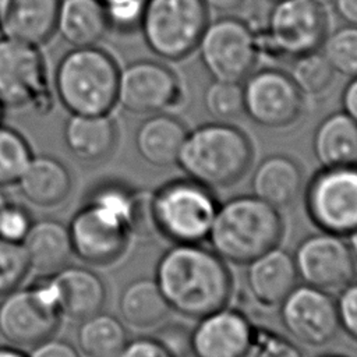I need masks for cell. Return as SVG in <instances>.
Returning a JSON list of instances; mask_svg holds the SVG:
<instances>
[{"label": "cell", "mask_w": 357, "mask_h": 357, "mask_svg": "<svg viewBox=\"0 0 357 357\" xmlns=\"http://www.w3.org/2000/svg\"><path fill=\"white\" fill-rule=\"evenodd\" d=\"M208 10L218 13H231L238 10L247 0H202Z\"/></svg>", "instance_id": "44"}, {"label": "cell", "mask_w": 357, "mask_h": 357, "mask_svg": "<svg viewBox=\"0 0 357 357\" xmlns=\"http://www.w3.org/2000/svg\"><path fill=\"white\" fill-rule=\"evenodd\" d=\"M319 50L336 74L349 78L357 75V25L344 24L328 32Z\"/></svg>", "instance_id": "31"}, {"label": "cell", "mask_w": 357, "mask_h": 357, "mask_svg": "<svg viewBox=\"0 0 357 357\" xmlns=\"http://www.w3.org/2000/svg\"><path fill=\"white\" fill-rule=\"evenodd\" d=\"M187 132L185 124L170 113L149 114L137 128L135 149L145 163L166 169L177 165Z\"/></svg>", "instance_id": "21"}, {"label": "cell", "mask_w": 357, "mask_h": 357, "mask_svg": "<svg viewBox=\"0 0 357 357\" xmlns=\"http://www.w3.org/2000/svg\"><path fill=\"white\" fill-rule=\"evenodd\" d=\"M244 113L265 128H286L304 110V95L287 71L266 67L254 70L243 82Z\"/></svg>", "instance_id": "12"}, {"label": "cell", "mask_w": 357, "mask_h": 357, "mask_svg": "<svg viewBox=\"0 0 357 357\" xmlns=\"http://www.w3.org/2000/svg\"><path fill=\"white\" fill-rule=\"evenodd\" d=\"M197 52L212 79L243 82L259 57L257 31L238 17H218L206 24Z\"/></svg>", "instance_id": "9"}, {"label": "cell", "mask_w": 357, "mask_h": 357, "mask_svg": "<svg viewBox=\"0 0 357 357\" xmlns=\"http://www.w3.org/2000/svg\"><path fill=\"white\" fill-rule=\"evenodd\" d=\"M304 205L319 230L351 234L357 229V163L321 167L307 184Z\"/></svg>", "instance_id": "10"}, {"label": "cell", "mask_w": 357, "mask_h": 357, "mask_svg": "<svg viewBox=\"0 0 357 357\" xmlns=\"http://www.w3.org/2000/svg\"><path fill=\"white\" fill-rule=\"evenodd\" d=\"M117 137V124L110 113L71 114L63 130L66 146L84 162H99L110 156Z\"/></svg>", "instance_id": "23"}, {"label": "cell", "mask_w": 357, "mask_h": 357, "mask_svg": "<svg viewBox=\"0 0 357 357\" xmlns=\"http://www.w3.org/2000/svg\"><path fill=\"white\" fill-rule=\"evenodd\" d=\"M7 202H8V198H7V195L4 194V191H3L1 187H0V211L3 209V206H4Z\"/></svg>", "instance_id": "47"}, {"label": "cell", "mask_w": 357, "mask_h": 357, "mask_svg": "<svg viewBox=\"0 0 357 357\" xmlns=\"http://www.w3.org/2000/svg\"><path fill=\"white\" fill-rule=\"evenodd\" d=\"M252 351H255V357H304L290 340L262 326H255Z\"/></svg>", "instance_id": "37"}, {"label": "cell", "mask_w": 357, "mask_h": 357, "mask_svg": "<svg viewBox=\"0 0 357 357\" xmlns=\"http://www.w3.org/2000/svg\"><path fill=\"white\" fill-rule=\"evenodd\" d=\"M79 322L77 344L85 357H117L128 340L124 324L112 314L99 311Z\"/></svg>", "instance_id": "29"}, {"label": "cell", "mask_w": 357, "mask_h": 357, "mask_svg": "<svg viewBox=\"0 0 357 357\" xmlns=\"http://www.w3.org/2000/svg\"><path fill=\"white\" fill-rule=\"evenodd\" d=\"M202 103L215 121L229 123L244 113L243 84L212 79L204 91Z\"/></svg>", "instance_id": "32"}, {"label": "cell", "mask_w": 357, "mask_h": 357, "mask_svg": "<svg viewBox=\"0 0 357 357\" xmlns=\"http://www.w3.org/2000/svg\"><path fill=\"white\" fill-rule=\"evenodd\" d=\"M158 336H155L174 357H187L190 354V333L181 324H162L158 326Z\"/></svg>", "instance_id": "39"}, {"label": "cell", "mask_w": 357, "mask_h": 357, "mask_svg": "<svg viewBox=\"0 0 357 357\" xmlns=\"http://www.w3.org/2000/svg\"><path fill=\"white\" fill-rule=\"evenodd\" d=\"M282 236L283 219L279 209L252 194L219 204L206 240L226 262L247 265L276 247Z\"/></svg>", "instance_id": "4"}, {"label": "cell", "mask_w": 357, "mask_h": 357, "mask_svg": "<svg viewBox=\"0 0 357 357\" xmlns=\"http://www.w3.org/2000/svg\"><path fill=\"white\" fill-rule=\"evenodd\" d=\"M32 155L18 131L0 124V187L15 184Z\"/></svg>", "instance_id": "33"}, {"label": "cell", "mask_w": 357, "mask_h": 357, "mask_svg": "<svg viewBox=\"0 0 357 357\" xmlns=\"http://www.w3.org/2000/svg\"><path fill=\"white\" fill-rule=\"evenodd\" d=\"M46 70L38 46L0 38V103L7 107L46 102Z\"/></svg>", "instance_id": "15"}, {"label": "cell", "mask_w": 357, "mask_h": 357, "mask_svg": "<svg viewBox=\"0 0 357 357\" xmlns=\"http://www.w3.org/2000/svg\"><path fill=\"white\" fill-rule=\"evenodd\" d=\"M21 194L43 208L64 202L71 191V174L64 163L49 155H32L17 180Z\"/></svg>", "instance_id": "24"}, {"label": "cell", "mask_w": 357, "mask_h": 357, "mask_svg": "<svg viewBox=\"0 0 357 357\" xmlns=\"http://www.w3.org/2000/svg\"><path fill=\"white\" fill-rule=\"evenodd\" d=\"M172 311L199 319L227 305L233 276L212 248L201 243L173 244L159 258L153 278Z\"/></svg>", "instance_id": "2"}, {"label": "cell", "mask_w": 357, "mask_h": 357, "mask_svg": "<svg viewBox=\"0 0 357 357\" xmlns=\"http://www.w3.org/2000/svg\"><path fill=\"white\" fill-rule=\"evenodd\" d=\"M60 318L46 278L28 287H17L0 301V335L15 347H32L50 337Z\"/></svg>", "instance_id": "11"}, {"label": "cell", "mask_w": 357, "mask_h": 357, "mask_svg": "<svg viewBox=\"0 0 357 357\" xmlns=\"http://www.w3.org/2000/svg\"><path fill=\"white\" fill-rule=\"evenodd\" d=\"M146 0H103L109 29L134 32L139 29Z\"/></svg>", "instance_id": "35"}, {"label": "cell", "mask_w": 357, "mask_h": 357, "mask_svg": "<svg viewBox=\"0 0 357 357\" xmlns=\"http://www.w3.org/2000/svg\"><path fill=\"white\" fill-rule=\"evenodd\" d=\"M287 74L304 96L322 95L329 89L336 75L319 49L290 60Z\"/></svg>", "instance_id": "30"}, {"label": "cell", "mask_w": 357, "mask_h": 357, "mask_svg": "<svg viewBox=\"0 0 357 357\" xmlns=\"http://www.w3.org/2000/svg\"><path fill=\"white\" fill-rule=\"evenodd\" d=\"M342 109L357 123V75L350 78L342 91Z\"/></svg>", "instance_id": "42"}, {"label": "cell", "mask_w": 357, "mask_h": 357, "mask_svg": "<svg viewBox=\"0 0 357 357\" xmlns=\"http://www.w3.org/2000/svg\"><path fill=\"white\" fill-rule=\"evenodd\" d=\"M347 237H349V247H350V251H351L356 268H357V229Z\"/></svg>", "instance_id": "46"}, {"label": "cell", "mask_w": 357, "mask_h": 357, "mask_svg": "<svg viewBox=\"0 0 357 357\" xmlns=\"http://www.w3.org/2000/svg\"><path fill=\"white\" fill-rule=\"evenodd\" d=\"M312 151L322 167L357 163V123L343 110L326 116L314 131Z\"/></svg>", "instance_id": "26"}, {"label": "cell", "mask_w": 357, "mask_h": 357, "mask_svg": "<svg viewBox=\"0 0 357 357\" xmlns=\"http://www.w3.org/2000/svg\"><path fill=\"white\" fill-rule=\"evenodd\" d=\"M21 244L26 252L29 269L42 276L66 266L73 255L68 226L54 219L33 222Z\"/></svg>", "instance_id": "25"}, {"label": "cell", "mask_w": 357, "mask_h": 357, "mask_svg": "<svg viewBox=\"0 0 357 357\" xmlns=\"http://www.w3.org/2000/svg\"><path fill=\"white\" fill-rule=\"evenodd\" d=\"M121 319L137 331L160 326L172 311L155 279L138 278L131 280L119 297Z\"/></svg>", "instance_id": "27"}, {"label": "cell", "mask_w": 357, "mask_h": 357, "mask_svg": "<svg viewBox=\"0 0 357 357\" xmlns=\"http://www.w3.org/2000/svg\"><path fill=\"white\" fill-rule=\"evenodd\" d=\"M297 282L293 255L278 245L247 264L245 284L252 300L261 307H279Z\"/></svg>", "instance_id": "19"}, {"label": "cell", "mask_w": 357, "mask_h": 357, "mask_svg": "<svg viewBox=\"0 0 357 357\" xmlns=\"http://www.w3.org/2000/svg\"><path fill=\"white\" fill-rule=\"evenodd\" d=\"M29 271L22 244L0 237V297L20 287Z\"/></svg>", "instance_id": "34"}, {"label": "cell", "mask_w": 357, "mask_h": 357, "mask_svg": "<svg viewBox=\"0 0 357 357\" xmlns=\"http://www.w3.org/2000/svg\"><path fill=\"white\" fill-rule=\"evenodd\" d=\"M60 0H1L0 32L4 38L33 46L54 32Z\"/></svg>", "instance_id": "20"}, {"label": "cell", "mask_w": 357, "mask_h": 357, "mask_svg": "<svg viewBox=\"0 0 357 357\" xmlns=\"http://www.w3.org/2000/svg\"><path fill=\"white\" fill-rule=\"evenodd\" d=\"M56 31L74 47L95 46L109 31L100 0H60Z\"/></svg>", "instance_id": "28"}, {"label": "cell", "mask_w": 357, "mask_h": 357, "mask_svg": "<svg viewBox=\"0 0 357 357\" xmlns=\"http://www.w3.org/2000/svg\"><path fill=\"white\" fill-rule=\"evenodd\" d=\"M28 357H81L79 351L70 343L52 336L31 347Z\"/></svg>", "instance_id": "41"}, {"label": "cell", "mask_w": 357, "mask_h": 357, "mask_svg": "<svg viewBox=\"0 0 357 357\" xmlns=\"http://www.w3.org/2000/svg\"><path fill=\"white\" fill-rule=\"evenodd\" d=\"M100 1H103V0H100Z\"/></svg>", "instance_id": "51"}, {"label": "cell", "mask_w": 357, "mask_h": 357, "mask_svg": "<svg viewBox=\"0 0 357 357\" xmlns=\"http://www.w3.org/2000/svg\"><path fill=\"white\" fill-rule=\"evenodd\" d=\"M326 33L328 15L322 0L275 1L268 11L265 26L257 31L259 54L290 61L318 50Z\"/></svg>", "instance_id": "7"}, {"label": "cell", "mask_w": 357, "mask_h": 357, "mask_svg": "<svg viewBox=\"0 0 357 357\" xmlns=\"http://www.w3.org/2000/svg\"><path fill=\"white\" fill-rule=\"evenodd\" d=\"M73 255L88 265H109L126 251L132 234L155 231L151 192L107 181L91 191L68 225Z\"/></svg>", "instance_id": "1"}, {"label": "cell", "mask_w": 357, "mask_h": 357, "mask_svg": "<svg viewBox=\"0 0 357 357\" xmlns=\"http://www.w3.org/2000/svg\"><path fill=\"white\" fill-rule=\"evenodd\" d=\"M117 357H174L155 336L127 340Z\"/></svg>", "instance_id": "40"}, {"label": "cell", "mask_w": 357, "mask_h": 357, "mask_svg": "<svg viewBox=\"0 0 357 357\" xmlns=\"http://www.w3.org/2000/svg\"><path fill=\"white\" fill-rule=\"evenodd\" d=\"M45 278L61 317L82 321L102 311L106 303V286L89 268L66 265Z\"/></svg>", "instance_id": "18"}, {"label": "cell", "mask_w": 357, "mask_h": 357, "mask_svg": "<svg viewBox=\"0 0 357 357\" xmlns=\"http://www.w3.org/2000/svg\"><path fill=\"white\" fill-rule=\"evenodd\" d=\"M279 308L283 328L301 344L322 347L332 342L340 329L336 301L331 293L308 284H297Z\"/></svg>", "instance_id": "16"}, {"label": "cell", "mask_w": 357, "mask_h": 357, "mask_svg": "<svg viewBox=\"0 0 357 357\" xmlns=\"http://www.w3.org/2000/svg\"><path fill=\"white\" fill-rule=\"evenodd\" d=\"M208 22L202 0H146L139 31L153 54L180 61L197 50Z\"/></svg>", "instance_id": "8"}, {"label": "cell", "mask_w": 357, "mask_h": 357, "mask_svg": "<svg viewBox=\"0 0 357 357\" xmlns=\"http://www.w3.org/2000/svg\"><path fill=\"white\" fill-rule=\"evenodd\" d=\"M252 156V144L243 130L230 123L212 121L188 130L177 166L188 178L213 191L241 180Z\"/></svg>", "instance_id": "3"}, {"label": "cell", "mask_w": 357, "mask_h": 357, "mask_svg": "<svg viewBox=\"0 0 357 357\" xmlns=\"http://www.w3.org/2000/svg\"><path fill=\"white\" fill-rule=\"evenodd\" d=\"M336 301V311L339 328L357 342V280H351L339 290Z\"/></svg>", "instance_id": "38"}, {"label": "cell", "mask_w": 357, "mask_h": 357, "mask_svg": "<svg viewBox=\"0 0 357 357\" xmlns=\"http://www.w3.org/2000/svg\"><path fill=\"white\" fill-rule=\"evenodd\" d=\"M255 325L238 310L227 305L198 319L190 333L192 357H248Z\"/></svg>", "instance_id": "17"}, {"label": "cell", "mask_w": 357, "mask_h": 357, "mask_svg": "<svg viewBox=\"0 0 357 357\" xmlns=\"http://www.w3.org/2000/svg\"><path fill=\"white\" fill-rule=\"evenodd\" d=\"M336 15L344 24L357 25V0H331Z\"/></svg>", "instance_id": "43"}, {"label": "cell", "mask_w": 357, "mask_h": 357, "mask_svg": "<svg viewBox=\"0 0 357 357\" xmlns=\"http://www.w3.org/2000/svg\"><path fill=\"white\" fill-rule=\"evenodd\" d=\"M303 187V170L298 162L283 153L262 159L252 176V194L276 209L291 205Z\"/></svg>", "instance_id": "22"}, {"label": "cell", "mask_w": 357, "mask_h": 357, "mask_svg": "<svg viewBox=\"0 0 357 357\" xmlns=\"http://www.w3.org/2000/svg\"><path fill=\"white\" fill-rule=\"evenodd\" d=\"M219 202L212 190L185 177L174 178L151 192L153 229L173 244L208 238Z\"/></svg>", "instance_id": "6"}, {"label": "cell", "mask_w": 357, "mask_h": 357, "mask_svg": "<svg viewBox=\"0 0 357 357\" xmlns=\"http://www.w3.org/2000/svg\"><path fill=\"white\" fill-rule=\"evenodd\" d=\"M321 357H344V356H339V354H325V356H321Z\"/></svg>", "instance_id": "48"}, {"label": "cell", "mask_w": 357, "mask_h": 357, "mask_svg": "<svg viewBox=\"0 0 357 357\" xmlns=\"http://www.w3.org/2000/svg\"><path fill=\"white\" fill-rule=\"evenodd\" d=\"M33 220L26 208L8 201L0 211V237L14 243H22Z\"/></svg>", "instance_id": "36"}, {"label": "cell", "mask_w": 357, "mask_h": 357, "mask_svg": "<svg viewBox=\"0 0 357 357\" xmlns=\"http://www.w3.org/2000/svg\"><path fill=\"white\" fill-rule=\"evenodd\" d=\"M184 100L183 84L173 68L156 60H137L120 70L117 103L134 114H155Z\"/></svg>", "instance_id": "13"}, {"label": "cell", "mask_w": 357, "mask_h": 357, "mask_svg": "<svg viewBox=\"0 0 357 357\" xmlns=\"http://www.w3.org/2000/svg\"><path fill=\"white\" fill-rule=\"evenodd\" d=\"M3 109H4V106L0 103V121H1V119H3Z\"/></svg>", "instance_id": "49"}, {"label": "cell", "mask_w": 357, "mask_h": 357, "mask_svg": "<svg viewBox=\"0 0 357 357\" xmlns=\"http://www.w3.org/2000/svg\"><path fill=\"white\" fill-rule=\"evenodd\" d=\"M268 1H271V3H275V1H280V0H268Z\"/></svg>", "instance_id": "50"}, {"label": "cell", "mask_w": 357, "mask_h": 357, "mask_svg": "<svg viewBox=\"0 0 357 357\" xmlns=\"http://www.w3.org/2000/svg\"><path fill=\"white\" fill-rule=\"evenodd\" d=\"M120 68L107 52L74 47L57 64L54 88L71 114H107L117 103Z\"/></svg>", "instance_id": "5"}, {"label": "cell", "mask_w": 357, "mask_h": 357, "mask_svg": "<svg viewBox=\"0 0 357 357\" xmlns=\"http://www.w3.org/2000/svg\"><path fill=\"white\" fill-rule=\"evenodd\" d=\"M303 284L332 293L356 276V264L343 236L319 230L301 240L293 254Z\"/></svg>", "instance_id": "14"}, {"label": "cell", "mask_w": 357, "mask_h": 357, "mask_svg": "<svg viewBox=\"0 0 357 357\" xmlns=\"http://www.w3.org/2000/svg\"><path fill=\"white\" fill-rule=\"evenodd\" d=\"M0 357H28V353L15 346H0Z\"/></svg>", "instance_id": "45"}, {"label": "cell", "mask_w": 357, "mask_h": 357, "mask_svg": "<svg viewBox=\"0 0 357 357\" xmlns=\"http://www.w3.org/2000/svg\"><path fill=\"white\" fill-rule=\"evenodd\" d=\"M0 1H1V0H0Z\"/></svg>", "instance_id": "52"}]
</instances>
